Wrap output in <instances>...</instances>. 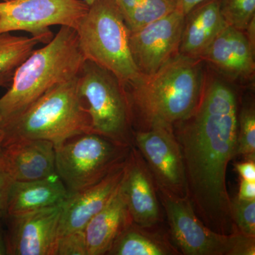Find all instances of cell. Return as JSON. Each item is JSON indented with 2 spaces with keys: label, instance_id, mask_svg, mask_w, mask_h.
Instances as JSON below:
<instances>
[{
  "label": "cell",
  "instance_id": "9",
  "mask_svg": "<svg viewBox=\"0 0 255 255\" xmlns=\"http://www.w3.org/2000/svg\"><path fill=\"white\" fill-rule=\"evenodd\" d=\"M80 0H8L0 1V33L23 31L51 41L49 27L75 28L88 11Z\"/></svg>",
  "mask_w": 255,
  "mask_h": 255
},
{
  "label": "cell",
  "instance_id": "33",
  "mask_svg": "<svg viewBox=\"0 0 255 255\" xmlns=\"http://www.w3.org/2000/svg\"><path fill=\"white\" fill-rule=\"evenodd\" d=\"M14 71L0 75V87H5L11 83Z\"/></svg>",
  "mask_w": 255,
  "mask_h": 255
},
{
  "label": "cell",
  "instance_id": "25",
  "mask_svg": "<svg viewBox=\"0 0 255 255\" xmlns=\"http://www.w3.org/2000/svg\"><path fill=\"white\" fill-rule=\"evenodd\" d=\"M231 214L239 232L255 237V200H242L237 196L231 199Z\"/></svg>",
  "mask_w": 255,
  "mask_h": 255
},
{
  "label": "cell",
  "instance_id": "11",
  "mask_svg": "<svg viewBox=\"0 0 255 255\" xmlns=\"http://www.w3.org/2000/svg\"><path fill=\"white\" fill-rule=\"evenodd\" d=\"M185 15L177 9L138 31L130 32L129 46L142 76H150L179 53Z\"/></svg>",
  "mask_w": 255,
  "mask_h": 255
},
{
  "label": "cell",
  "instance_id": "1",
  "mask_svg": "<svg viewBox=\"0 0 255 255\" xmlns=\"http://www.w3.org/2000/svg\"><path fill=\"white\" fill-rule=\"evenodd\" d=\"M237 94L219 78L206 80L197 108L173 126L182 150L187 195L198 217L213 231H238L231 214L226 186L228 164L236 157Z\"/></svg>",
  "mask_w": 255,
  "mask_h": 255
},
{
  "label": "cell",
  "instance_id": "30",
  "mask_svg": "<svg viewBox=\"0 0 255 255\" xmlns=\"http://www.w3.org/2000/svg\"><path fill=\"white\" fill-rule=\"evenodd\" d=\"M205 0H177V8L176 9L182 11L186 15L191 11L196 5L200 4Z\"/></svg>",
  "mask_w": 255,
  "mask_h": 255
},
{
  "label": "cell",
  "instance_id": "2",
  "mask_svg": "<svg viewBox=\"0 0 255 255\" xmlns=\"http://www.w3.org/2000/svg\"><path fill=\"white\" fill-rule=\"evenodd\" d=\"M202 61L178 53L155 73L129 84L132 114L141 120V129L173 127L195 112L206 82Z\"/></svg>",
  "mask_w": 255,
  "mask_h": 255
},
{
  "label": "cell",
  "instance_id": "19",
  "mask_svg": "<svg viewBox=\"0 0 255 255\" xmlns=\"http://www.w3.org/2000/svg\"><path fill=\"white\" fill-rule=\"evenodd\" d=\"M119 186L107 205L84 229L87 255H107L114 241L132 221Z\"/></svg>",
  "mask_w": 255,
  "mask_h": 255
},
{
  "label": "cell",
  "instance_id": "10",
  "mask_svg": "<svg viewBox=\"0 0 255 255\" xmlns=\"http://www.w3.org/2000/svg\"><path fill=\"white\" fill-rule=\"evenodd\" d=\"M133 145L145 159L157 190L188 196L184 158L173 127L157 125L140 129L133 133Z\"/></svg>",
  "mask_w": 255,
  "mask_h": 255
},
{
  "label": "cell",
  "instance_id": "24",
  "mask_svg": "<svg viewBox=\"0 0 255 255\" xmlns=\"http://www.w3.org/2000/svg\"><path fill=\"white\" fill-rule=\"evenodd\" d=\"M220 4L227 24L242 31L255 17V0H220Z\"/></svg>",
  "mask_w": 255,
  "mask_h": 255
},
{
  "label": "cell",
  "instance_id": "26",
  "mask_svg": "<svg viewBox=\"0 0 255 255\" xmlns=\"http://www.w3.org/2000/svg\"><path fill=\"white\" fill-rule=\"evenodd\" d=\"M56 255H87L84 231H75L60 236Z\"/></svg>",
  "mask_w": 255,
  "mask_h": 255
},
{
  "label": "cell",
  "instance_id": "23",
  "mask_svg": "<svg viewBox=\"0 0 255 255\" xmlns=\"http://www.w3.org/2000/svg\"><path fill=\"white\" fill-rule=\"evenodd\" d=\"M236 156L255 161V110L254 104H245L238 112Z\"/></svg>",
  "mask_w": 255,
  "mask_h": 255
},
{
  "label": "cell",
  "instance_id": "28",
  "mask_svg": "<svg viewBox=\"0 0 255 255\" xmlns=\"http://www.w3.org/2000/svg\"><path fill=\"white\" fill-rule=\"evenodd\" d=\"M11 182L0 163V215L2 216H4L6 195Z\"/></svg>",
  "mask_w": 255,
  "mask_h": 255
},
{
  "label": "cell",
  "instance_id": "31",
  "mask_svg": "<svg viewBox=\"0 0 255 255\" xmlns=\"http://www.w3.org/2000/svg\"><path fill=\"white\" fill-rule=\"evenodd\" d=\"M246 33L247 38H248V41L253 49L255 48V17L252 19L251 22L248 24V27H247L246 31H244Z\"/></svg>",
  "mask_w": 255,
  "mask_h": 255
},
{
  "label": "cell",
  "instance_id": "21",
  "mask_svg": "<svg viewBox=\"0 0 255 255\" xmlns=\"http://www.w3.org/2000/svg\"><path fill=\"white\" fill-rule=\"evenodd\" d=\"M130 32L138 31L177 8V0H114Z\"/></svg>",
  "mask_w": 255,
  "mask_h": 255
},
{
  "label": "cell",
  "instance_id": "7",
  "mask_svg": "<svg viewBox=\"0 0 255 255\" xmlns=\"http://www.w3.org/2000/svg\"><path fill=\"white\" fill-rule=\"evenodd\" d=\"M130 148L94 132L80 134L55 145V173L73 194L100 182L125 162Z\"/></svg>",
  "mask_w": 255,
  "mask_h": 255
},
{
  "label": "cell",
  "instance_id": "32",
  "mask_svg": "<svg viewBox=\"0 0 255 255\" xmlns=\"http://www.w3.org/2000/svg\"><path fill=\"white\" fill-rule=\"evenodd\" d=\"M2 215H0V255H6V239L5 234L3 231L2 225H1V218Z\"/></svg>",
  "mask_w": 255,
  "mask_h": 255
},
{
  "label": "cell",
  "instance_id": "16",
  "mask_svg": "<svg viewBox=\"0 0 255 255\" xmlns=\"http://www.w3.org/2000/svg\"><path fill=\"white\" fill-rule=\"evenodd\" d=\"M221 73L234 79L251 78L255 73V49L246 33L228 25L201 57Z\"/></svg>",
  "mask_w": 255,
  "mask_h": 255
},
{
  "label": "cell",
  "instance_id": "22",
  "mask_svg": "<svg viewBox=\"0 0 255 255\" xmlns=\"http://www.w3.org/2000/svg\"><path fill=\"white\" fill-rule=\"evenodd\" d=\"M40 43L46 41L41 37L0 33V75L14 71Z\"/></svg>",
  "mask_w": 255,
  "mask_h": 255
},
{
  "label": "cell",
  "instance_id": "35",
  "mask_svg": "<svg viewBox=\"0 0 255 255\" xmlns=\"http://www.w3.org/2000/svg\"><path fill=\"white\" fill-rule=\"evenodd\" d=\"M3 131L1 128H0V144H1V141H2L3 139Z\"/></svg>",
  "mask_w": 255,
  "mask_h": 255
},
{
  "label": "cell",
  "instance_id": "34",
  "mask_svg": "<svg viewBox=\"0 0 255 255\" xmlns=\"http://www.w3.org/2000/svg\"><path fill=\"white\" fill-rule=\"evenodd\" d=\"M82 1H85L88 6H90V5H92L95 2L96 0H82Z\"/></svg>",
  "mask_w": 255,
  "mask_h": 255
},
{
  "label": "cell",
  "instance_id": "5",
  "mask_svg": "<svg viewBox=\"0 0 255 255\" xmlns=\"http://www.w3.org/2000/svg\"><path fill=\"white\" fill-rule=\"evenodd\" d=\"M75 31L85 60L107 69L124 86L141 77L130 53V31L114 0H96Z\"/></svg>",
  "mask_w": 255,
  "mask_h": 255
},
{
  "label": "cell",
  "instance_id": "27",
  "mask_svg": "<svg viewBox=\"0 0 255 255\" xmlns=\"http://www.w3.org/2000/svg\"><path fill=\"white\" fill-rule=\"evenodd\" d=\"M255 161L245 160L235 165L241 179L255 182Z\"/></svg>",
  "mask_w": 255,
  "mask_h": 255
},
{
  "label": "cell",
  "instance_id": "18",
  "mask_svg": "<svg viewBox=\"0 0 255 255\" xmlns=\"http://www.w3.org/2000/svg\"><path fill=\"white\" fill-rule=\"evenodd\" d=\"M69 192L56 173L37 180L10 184L4 216H18L63 204Z\"/></svg>",
  "mask_w": 255,
  "mask_h": 255
},
{
  "label": "cell",
  "instance_id": "37",
  "mask_svg": "<svg viewBox=\"0 0 255 255\" xmlns=\"http://www.w3.org/2000/svg\"><path fill=\"white\" fill-rule=\"evenodd\" d=\"M8 1V0H0V1Z\"/></svg>",
  "mask_w": 255,
  "mask_h": 255
},
{
  "label": "cell",
  "instance_id": "12",
  "mask_svg": "<svg viewBox=\"0 0 255 255\" xmlns=\"http://www.w3.org/2000/svg\"><path fill=\"white\" fill-rule=\"evenodd\" d=\"M62 204L18 216H6V255H56Z\"/></svg>",
  "mask_w": 255,
  "mask_h": 255
},
{
  "label": "cell",
  "instance_id": "14",
  "mask_svg": "<svg viewBox=\"0 0 255 255\" xmlns=\"http://www.w3.org/2000/svg\"><path fill=\"white\" fill-rule=\"evenodd\" d=\"M55 145L31 138L4 140L0 144V163L11 182H26L55 173Z\"/></svg>",
  "mask_w": 255,
  "mask_h": 255
},
{
  "label": "cell",
  "instance_id": "6",
  "mask_svg": "<svg viewBox=\"0 0 255 255\" xmlns=\"http://www.w3.org/2000/svg\"><path fill=\"white\" fill-rule=\"evenodd\" d=\"M78 88L88 104L93 132L121 145L132 147L131 105L117 77L86 60L78 75Z\"/></svg>",
  "mask_w": 255,
  "mask_h": 255
},
{
  "label": "cell",
  "instance_id": "8",
  "mask_svg": "<svg viewBox=\"0 0 255 255\" xmlns=\"http://www.w3.org/2000/svg\"><path fill=\"white\" fill-rule=\"evenodd\" d=\"M157 194L167 216L171 241L181 255H255V237L238 231L220 234L198 217L188 196L179 197L159 190Z\"/></svg>",
  "mask_w": 255,
  "mask_h": 255
},
{
  "label": "cell",
  "instance_id": "3",
  "mask_svg": "<svg viewBox=\"0 0 255 255\" xmlns=\"http://www.w3.org/2000/svg\"><path fill=\"white\" fill-rule=\"evenodd\" d=\"M85 60L75 28L61 26L46 46L33 50L14 70L11 86L0 98L3 121L21 113L50 89L78 76Z\"/></svg>",
  "mask_w": 255,
  "mask_h": 255
},
{
  "label": "cell",
  "instance_id": "15",
  "mask_svg": "<svg viewBox=\"0 0 255 255\" xmlns=\"http://www.w3.org/2000/svg\"><path fill=\"white\" fill-rule=\"evenodd\" d=\"M126 160L100 182L69 194L62 204L60 236L84 231L89 221L107 205L122 182Z\"/></svg>",
  "mask_w": 255,
  "mask_h": 255
},
{
  "label": "cell",
  "instance_id": "17",
  "mask_svg": "<svg viewBox=\"0 0 255 255\" xmlns=\"http://www.w3.org/2000/svg\"><path fill=\"white\" fill-rule=\"evenodd\" d=\"M227 26L221 14L220 0H205L196 5L184 17L179 54L201 58Z\"/></svg>",
  "mask_w": 255,
  "mask_h": 255
},
{
  "label": "cell",
  "instance_id": "13",
  "mask_svg": "<svg viewBox=\"0 0 255 255\" xmlns=\"http://www.w3.org/2000/svg\"><path fill=\"white\" fill-rule=\"evenodd\" d=\"M121 193L132 221L145 227L162 222L157 189L141 154L132 145L126 160Z\"/></svg>",
  "mask_w": 255,
  "mask_h": 255
},
{
  "label": "cell",
  "instance_id": "36",
  "mask_svg": "<svg viewBox=\"0 0 255 255\" xmlns=\"http://www.w3.org/2000/svg\"><path fill=\"white\" fill-rule=\"evenodd\" d=\"M2 121H3L2 116H1V114H0V125H1V122H2Z\"/></svg>",
  "mask_w": 255,
  "mask_h": 255
},
{
  "label": "cell",
  "instance_id": "29",
  "mask_svg": "<svg viewBox=\"0 0 255 255\" xmlns=\"http://www.w3.org/2000/svg\"><path fill=\"white\" fill-rule=\"evenodd\" d=\"M237 197L242 200H255V182L241 179Z\"/></svg>",
  "mask_w": 255,
  "mask_h": 255
},
{
  "label": "cell",
  "instance_id": "20",
  "mask_svg": "<svg viewBox=\"0 0 255 255\" xmlns=\"http://www.w3.org/2000/svg\"><path fill=\"white\" fill-rule=\"evenodd\" d=\"M107 255H181L170 236L158 226L145 227L131 221L114 241Z\"/></svg>",
  "mask_w": 255,
  "mask_h": 255
},
{
  "label": "cell",
  "instance_id": "4",
  "mask_svg": "<svg viewBox=\"0 0 255 255\" xmlns=\"http://www.w3.org/2000/svg\"><path fill=\"white\" fill-rule=\"evenodd\" d=\"M3 139L31 138L61 143L93 132L91 119L78 88V75L50 89L14 117L0 125Z\"/></svg>",
  "mask_w": 255,
  "mask_h": 255
}]
</instances>
